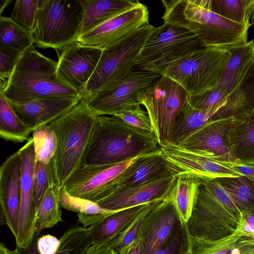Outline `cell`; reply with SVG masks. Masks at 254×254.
Returning <instances> with one entry per match:
<instances>
[{"instance_id":"6da1fadb","label":"cell","mask_w":254,"mask_h":254,"mask_svg":"<svg viewBox=\"0 0 254 254\" xmlns=\"http://www.w3.org/2000/svg\"><path fill=\"white\" fill-rule=\"evenodd\" d=\"M161 3L164 22L189 30L203 47L229 50L248 42L250 26L214 12L206 0H163Z\"/></svg>"},{"instance_id":"7a4b0ae2","label":"cell","mask_w":254,"mask_h":254,"mask_svg":"<svg viewBox=\"0 0 254 254\" xmlns=\"http://www.w3.org/2000/svg\"><path fill=\"white\" fill-rule=\"evenodd\" d=\"M160 149L154 133L136 128L116 116L96 115L84 165L115 164Z\"/></svg>"},{"instance_id":"3957f363","label":"cell","mask_w":254,"mask_h":254,"mask_svg":"<svg viewBox=\"0 0 254 254\" xmlns=\"http://www.w3.org/2000/svg\"><path fill=\"white\" fill-rule=\"evenodd\" d=\"M96 115L86 102L76 106L49 124L57 137L56 153L47 165L50 184L60 188L84 165Z\"/></svg>"},{"instance_id":"277c9868","label":"cell","mask_w":254,"mask_h":254,"mask_svg":"<svg viewBox=\"0 0 254 254\" xmlns=\"http://www.w3.org/2000/svg\"><path fill=\"white\" fill-rule=\"evenodd\" d=\"M57 62L37 51L34 45L24 51L0 93L10 102L79 96L57 76Z\"/></svg>"},{"instance_id":"5b68a950","label":"cell","mask_w":254,"mask_h":254,"mask_svg":"<svg viewBox=\"0 0 254 254\" xmlns=\"http://www.w3.org/2000/svg\"><path fill=\"white\" fill-rule=\"evenodd\" d=\"M82 0H39L34 44L54 49L59 56L77 41L83 18Z\"/></svg>"},{"instance_id":"8992f818","label":"cell","mask_w":254,"mask_h":254,"mask_svg":"<svg viewBox=\"0 0 254 254\" xmlns=\"http://www.w3.org/2000/svg\"><path fill=\"white\" fill-rule=\"evenodd\" d=\"M154 27L149 23L146 24L103 50L97 67L80 96L81 100L86 102L124 78L135 67L140 52Z\"/></svg>"},{"instance_id":"52a82bcc","label":"cell","mask_w":254,"mask_h":254,"mask_svg":"<svg viewBox=\"0 0 254 254\" xmlns=\"http://www.w3.org/2000/svg\"><path fill=\"white\" fill-rule=\"evenodd\" d=\"M242 218L241 212L229 195L215 196L201 181L187 227L192 236L217 240L233 234Z\"/></svg>"},{"instance_id":"ba28073f","label":"cell","mask_w":254,"mask_h":254,"mask_svg":"<svg viewBox=\"0 0 254 254\" xmlns=\"http://www.w3.org/2000/svg\"><path fill=\"white\" fill-rule=\"evenodd\" d=\"M230 56L229 50L202 47L170 63L162 75L178 83L189 95L198 94L217 86Z\"/></svg>"},{"instance_id":"9c48e42d","label":"cell","mask_w":254,"mask_h":254,"mask_svg":"<svg viewBox=\"0 0 254 254\" xmlns=\"http://www.w3.org/2000/svg\"><path fill=\"white\" fill-rule=\"evenodd\" d=\"M203 47L198 38L186 28L164 22L154 29L146 41L135 66L162 75L170 63Z\"/></svg>"},{"instance_id":"30bf717a","label":"cell","mask_w":254,"mask_h":254,"mask_svg":"<svg viewBox=\"0 0 254 254\" xmlns=\"http://www.w3.org/2000/svg\"><path fill=\"white\" fill-rule=\"evenodd\" d=\"M189 94L178 83L162 75L142 96L144 106L160 143L170 141L176 120L188 102Z\"/></svg>"},{"instance_id":"8fae6325","label":"cell","mask_w":254,"mask_h":254,"mask_svg":"<svg viewBox=\"0 0 254 254\" xmlns=\"http://www.w3.org/2000/svg\"><path fill=\"white\" fill-rule=\"evenodd\" d=\"M162 75L134 67L113 86L101 91L87 101L97 116H113L128 107L140 105L141 99Z\"/></svg>"},{"instance_id":"7c38bea8","label":"cell","mask_w":254,"mask_h":254,"mask_svg":"<svg viewBox=\"0 0 254 254\" xmlns=\"http://www.w3.org/2000/svg\"><path fill=\"white\" fill-rule=\"evenodd\" d=\"M143 155L112 164L84 165L64 186L70 194L97 202L118 188L126 170Z\"/></svg>"},{"instance_id":"4fadbf2b","label":"cell","mask_w":254,"mask_h":254,"mask_svg":"<svg viewBox=\"0 0 254 254\" xmlns=\"http://www.w3.org/2000/svg\"><path fill=\"white\" fill-rule=\"evenodd\" d=\"M161 153L176 176L189 175L201 181L224 177L243 176L227 163L218 162L165 140L160 145Z\"/></svg>"},{"instance_id":"5bb4252c","label":"cell","mask_w":254,"mask_h":254,"mask_svg":"<svg viewBox=\"0 0 254 254\" xmlns=\"http://www.w3.org/2000/svg\"><path fill=\"white\" fill-rule=\"evenodd\" d=\"M149 23L148 8L140 2L135 6L79 35L77 42L83 45L103 50Z\"/></svg>"},{"instance_id":"9a60e30c","label":"cell","mask_w":254,"mask_h":254,"mask_svg":"<svg viewBox=\"0 0 254 254\" xmlns=\"http://www.w3.org/2000/svg\"><path fill=\"white\" fill-rule=\"evenodd\" d=\"M103 50L83 45L77 41L63 49L58 56V79L81 95L93 74Z\"/></svg>"},{"instance_id":"2e32d148","label":"cell","mask_w":254,"mask_h":254,"mask_svg":"<svg viewBox=\"0 0 254 254\" xmlns=\"http://www.w3.org/2000/svg\"><path fill=\"white\" fill-rule=\"evenodd\" d=\"M21 158V199L16 246L26 247L35 236L37 209L33 196L35 156L32 137L18 150Z\"/></svg>"},{"instance_id":"e0dca14e","label":"cell","mask_w":254,"mask_h":254,"mask_svg":"<svg viewBox=\"0 0 254 254\" xmlns=\"http://www.w3.org/2000/svg\"><path fill=\"white\" fill-rule=\"evenodd\" d=\"M235 120L230 118L208 122L177 145L218 162H235L228 140Z\"/></svg>"},{"instance_id":"ac0fdd59","label":"cell","mask_w":254,"mask_h":254,"mask_svg":"<svg viewBox=\"0 0 254 254\" xmlns=\"http://www.w3.org/2000/svg\"><path fill=\"white\" fill-rule=\"evenodd\" d=\"M181 224L168 195L145 216L138 239L140 254H153Z\"/></svg>"},{"instance_id":"d6986e66","label":"cell","mask_w":254,"mask_h":254,"mask_svg":"<svg viewBox=\"0 0 254 254\" xmlns=\"http://www.w3.org/2000/svg\"><path fill=\"white\" fill-rule=\"evenodd\" d=\"M21 161L18 150L8 156L0 169L1 219L16 238L21 199Z\"/></svg>"},{"instance_id":"ffe728a7","label":"cell","mask_w":254,"mask_h":254,"mask_svg":"<svg viewBox=\"0 0 254 254\" xmlns=\"http://www.w3.org/2000/svg\"><path fill=\"white\" fill-rule=\"evenodd\" d=\"M176 177L172 175L144 185L119 188L96 203L105 209L118 211L163 199L168 195Z\"/></svg>"},{"instance_id":"44dd1931","label":"cell","mask_w":254,"mask_h":254,"mask_svg":"<svg viewBox=\"0 0 254 254\" xmlns=\"http://www.w3.org/2000/svg\"><path fill=\"white\" fill-rule=\"evenodd\" d=\"M79 96L45 98L26 103L9 102L21 119L33 132L63 115L80 101Z\"/></svg>"},{"instance_id":"7402d4cb","label":"cell","mask_w":254,"mask_h":254,"mask_svg":"<svg viewBox=\"0 0 254 254\" xmlns=\"http://www.w3.org/2000/svg\"><path fill=\"white\" fill-rule=\"evenodd\" d=\"M186 254H254V237L235 232L217 240L192 236L186 225Z\"/></svg>"},{"instance_id":"603a6c76","label":"cell","mask_w":254,"mask_h":254,"mask_svg":"<svg viewBox=\"0 0 254 254\" xmlns=\"http://www.w3.org/2000/svg\"><path fill=\"white\" fill-rule=\"evenodd\" d=\"M172 175L160 149L138 158L127 170L118 189L144 185Z\"/></svg>"},{"instance_id":"cb8c5ba5","label":"cell","mask_w":254,"mask_h":254,"mask_svg":"<svg viewBox=\"0 0 254 254\" xmlns=\"http://www.w3.org/2000/svg\"><path fill=\"white\" fill-rule=\"evenodd\" d=\"M229 50L231 56L216 86L227 95L238 85L254 62V40Z\"/></svg>"},{"instance_id":"d4e9b609","label":"cell","mask_w":254,"mask_h":254,"mask_svg":"<svg viewBox=\"0 0 254 254\" xmlns=\"http://www.w3.org/2000/svg\"><path fill=\"white\" fill-rule=\"evenodd\" d=\"M147 204L120 210L89 227L92 245L108 246L128 226Z\"/></svg>"},{"instance_id":"484cf974","label":"cell","mask_w":254,"mask_h":254,"mask_svg":"<svg viewBox=\"0 0 254 254\" xmlns=\"http://www.w3.org/2000/svg\"><path fill=\"white\" fill-rule=\"evenodd\" d=\"M82 2L84 13L79 36L140 2L134 0H82Z\"/></svg>"},{"instance_id":"4316f807","label":"cell","mask_w":254,"mask_h":254,"mask_svg":"<svg viewBox=\"0 0 254 254\" xmlns=\"http://www.w3.org/2000/svg\"><path fill=\"white\" fill-rule=\"evenodd\" d=\"M235 162L254 163V110L240 119H235L228 136Z\"/></svg>"},{"instance_id":"83f0119b","label":"cell","mask_w":254,"mask_h":254,"mask_svg":"<svg viewBox=\"0 0 254 254\" xmlns=\"http://www.w3.org/2000/svg\"><path fill=\"white\" fill-rule=\"evenodd\" d=\"M201 182L191 175L177 176L168 194L183 226L187 225L190 220Z\"/></svg>"},{"instance_id":"f1b7e54d","label":"cell","mask_w":254,"mask_h":254,"mask_svg":"<svg viewBox=\"0 0 254 254\" xmlns=\"http://www.w3.org/2000/svg\"><path fill=\"white\" fill-rule=\"evenodd\" d=\"M60 201L62 207L77 213L78 222L86 228L120 211L106 209L94 201L73 195L68 192L64 186L60 188Z\"/></svg>"},{"instance_id":"f546056e","label":"cell","mask_w":254,"mask_h":254,"mask_svg":"<svg viewBox=\"0 0 254 254\" xmlns=\"http://www.w3.org/2000/svg\"><path fill=\"white\" fill-rule=\"evenodd\" d=\"M33 131L16 113L9 101L0 93V136L14 143L29 140Z\"/></svg>"},{"instance_id":"4dcf8cb0","label":"cell","mask_w":254,"mask_h":254,"mask_svg":"<svg viewBox=\"0 0 254 254\" xmlns=\"http://www.w3.org/2000/svg\"><path fill=\"white\" fill-rule=\"evenodd\" d=\"M60 190L55 184L49 185L37 209L35 230L36 236L43 230L52 228L63 221Z\"/></svg>"},{"instance_id":"1f68e13d","label":"cell","mask_w":254,"mask_h":254,"mask_svg":"<svg viewBox=\"0 0 254 254\" xmlns=\"http://www.w3.org/2000/svg\"><path fill=\"white\" fill-rule=\"evenodd\" d=\"M242 213L254 212V181L245 176L216 179Z\"/></svg>"},{"instance_id":"d6a6232c","label":"cell","mask_w":254,"mask_h":254,"mask_svg":"<svg viewBox=\"0 0 254 254\" xmlns=\"http://www.w3.org/2000/svg\"><path fill=\"white\" fill-rule=\"evenodd\" d=\"M208 122H210L206 111L196 109L188 102L176 120L169 141L179 144Z\"/></svg>"},{"instance_id":"836d02e7","label":"cell","mask_w":254,"mask_h":254,"mask_svg":"<svg viewBox=\"0 0 254 254\" xmlns=\"http://www.w3.org/2000/svg\"><path fill=\"white\" fill-rule=\"evenodd\" d=\"M209 8L219 15L239 24L251 26L253 0H206Z\"/></svg>"},{"instance_id":"e575fe53","label":"cell","mask_w":254,"mask_h":254,"mask_svg":"<svg viewBox=\"0 0 254 254\" xmlns=\"http://www.w3.org/2000/svg\"><path fill=\"white\" fill-rule=\"evenodd\" d=\"M34 44L32 32L14 21L11 17H0V45L23 52Z\"/></svg>"},{"instance_id":"d590c367","label":"cell","mask_w":254,"mask_h":254,"mask_svg":"<svg viewBox=\"0 0 254 254\" xmlns=\"http://www.w3.org/2000/svg\"><path fill=\"white\" fill-rule=\"evenodd\" d=\"M56 254H86L92 245L88 228L78 225L69 226L60 238Z\"/></svg>"},{"instance_id":"8d00e7d4","label":"cell","mask_w":254,"mask_h":254,"mask_svg":"<svg viewBox=\"0 0 254 254\" xmlns=\"http://www.w3.org/2000/svg\"><path fill=\"white\" fill-rule=\"evenodd\" d=\"M32 137L36 161L48 165L57 150V137L55 132L47 125L35 130Z\"/></svg>"},{"instance_id":"74e56055","label":"cell","mask_w":254,"mask_h":254,"mask_svg":"<svg viewBox=\"0 0 254 254\" xmlns=\"http://www.w3.org/2000/svg\"><path fill=\"white\" fill-rule=\"evenodd\" d=\"M162 200H157L147 203L128 226L108 246L118 254L137 240L145 216L153 207Z\"/></svg>"},{"instance_id":"f35d334b","label":"cell","mask_w":254,"mask_h":254,"mask_svg":"<svg viewBox=\"0 0 254 254\" xmlns=\"http://www.w3.org/2000/svg\"><path fill=\"white\" fill-rule=\"evenodd\" d=\"M39 0H16L11 18L21 26L32 32L38 12Z\"/></svg>"},{"instance_id":"ab89813d","label":"cell","mask_w":254,"mask_h":254,"mask_svg":"<svg viewBox=\"0 0 254 254\" xmlns=\"http://www.w3.org/2000/svg\"><path fill=\"white\" fill-rule=\"evenodd\" d=\"M227 95L217 86L203 92L189 95V104L201 111L212 112L223 105Z\"/></svg>"},{"instance_id":"60d3db41","label":"cell","mask_w":254,"mask_h":254,"mask_svg":"<svg viewBox=\"0 0 254 254\" xmlns=\"http://www.w3.org/2000/svg\"><path fill=\"white\" fill-rule=\"evenodd\" d=\"M112 116L119 117L125 123L136 128L154 133L149 117L140 105L125 108Z\"/></svg>"},{"instance_id":"b9f144b4","label":"cell","mask_w":254,"mask_h":254,"mask_svg":"<svg viewBox=\"0 0 254 254\" xmlns=\"http://www.w3.org/2000/svg\"><path fill=\"white\" fill-rule=\"evenodd\" d=\"M49 186L47 165L36 161L33 174V196L37 209Z\"/></svg>"},{"instance_id":"7bdbcfd3","label":"cell","mask_w":254,"mask_h":254,"mask_svg":"<svg viewBox=\"0 0 254 254\" xmlns=\"http://www.w3.org/2000/svg\"><path fill=\"white\" fill-rule=\"evenodd\" d=\"M186 225L180 224L165 243L153 254H186Z\"/></svg>"},{"instance_id":"ee69618b","label":"cell","mask_w":254,"mask_h":254,"mask_svg":"<svg viewBox=\"0 0 254 254\" xmlns=\"http://www.w3.org/2000/svg\"><path fill=\"white\" fill-rule=\"evenodd\" d=\"M22 52L0 45V78L7 79Z\"/></svg>"},{"instance_id":"f6af8a7d","label":"cell","mask_w":254,"mask_h":254,"mask_svg":"<svg viewBox=\"0 0 254 254\" xmlns=\"http://www.w3.org/2000/svg\"><path fill=\"white\" fill-rule=\"evenodd\" d=\"M61 245L60 239L50 234L37 239V248L40 254H56Z\"/></svg>"},{"instance_id":"bcb514c9","label":"cell","mask_w":254,"mask_h":254,"mask_svg":"<svg viewBox=\"0 0 254 254\" xmlns=\"http://www.w3.org/2000/svg\"><path fill=\"white\" fill-rule=\"evenodd\" d=\"M242 214L241 222L236 232L254 237V212Z\"/></svg>"},{"instance_id":"7dc6e473","label":"cell","mask_w":254,"mask_h":254,"mask_svg":"<svg viewBox=\"0 0 254 254\" xmlns=\"http://www.w3.org/2000/svg\"><path fill=\"white\" fill-rule=\"evenodd\" d=\"M231 168L254 181V163H239L235 162H227Z\"/></svg>"},{"instance_id":"c3c4849f","label":"cell","mask_w":254,"mask_h":254,"mask_svg":"<svg viewBox=\"0 0 254 254\" xmlns=\"http://www.w3.org/2000/svg\"><path fill=\"white\" fill-rule=\"evenodd\" d=\"M38 236L35 235L31 243L26 247L16 246L12 254H40L37 248Z\"/></svg>"},{"instance_id":"681fc988","label":"cell","mask_w":254,"mask_h":254,"mask_svg":"<svg viewBox=\"0 0 254 254\" xmlns=\"http://www.w3.org/2000/svg\"><path fill=\"white\" fill-rule=\"evenodd\" d=\"M86 254H117L109 246H97L92 245L87 250Z\"/></svg>"},{"instance_id":"f907efd6","label":"cell","mask_w":254,"mask_h":254,"mask_svg":"<svg viewBox=\"0 0 254 254\" xmlns=\"http://www.w3.org/2000/svg\"><path fill=\"white\" fill-rule=\"evenodd\" d=\"M140 243L137 238L127 248L118 254H140Z\"/></svg>"},{"instance_id":"816d5d0a","label":"cell","mask_w":254,"mask_h":254,"mask_svg":"<svg viewBox=\"0 0 254 254\" xmlns=\"http://www.w3.org/2000/svg\"><path fill=\"white\" fill-rule=\"evenodd\" d=\"M12 1L11 0H0V16H2L3 10L6 6L10 4Z\"/></svg>"},{"instance_id":"f5cc1de1","label":"cell","mask_w":254,"mask_h":254,"mask_svg":"<svg viewBox=\"0 0 254 254\" xmlns=\"http://www.w3.org/2000/svg\"><path fill=\"white\" fill-rule=\"evenodd\" d=\"M0 254H12V251H10L6 248L3 243L1 242L0 244Z\"/></svg>"},{"instance_id":"db71d44e","label":"cell","mask_w":254,"mask_h":254,"mask_svg":"<svg viewBox=\"0 0 254 254\" xmlns=\"http://www.w3.org/2000/svg\"><path fill=\"white\" fill-rule=\"evenodd\" d=\"M251 25H254V0H253V6H252V15H251Z\"/></svg>"}]
</instances>
